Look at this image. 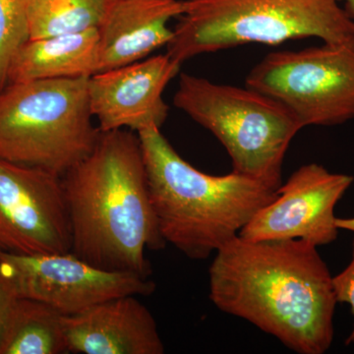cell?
I'll use <instances>...</instances> for the list:
<instances>
[{
    "label": "cell",
    "mask_w": 354,
    "mask_h": 354,
    "mask_svg": "<svg viewBox=\"0 0 354 354\" xmlns=\"http://www.w3.org/2000/svg\"><path fill=\"white\" fill-rule=\"evenodd\" d=\"M209 266V298L300 354L334 342L333 276L317 246L301 239L250 241L237 235Z\"/></svg>",
    "instance_id": "6da1fadb"
},
{
    "label": "cell",
    "mask_w": 354,
    "mask_h": 354,
    "mask_svg": "<svg viewBox=\"0 0 354 354\" xmlns=\"http://www.w3.org/2000/svg\"><path fill=\"white\" fill-rule=\"evenodd\" d=\"M71 252L106 271L150 278L146 250L164 248L138 134L100 133L93 150L62 176Z\"/></svg>",
    "instance_id": "7a4b0ae2"
},
{
    "label": "cell",
    "mask_w": 354,
    "mask_h": 354,
    "mask_svg": "<svg viewBox=\"0 0 354 354\" xmlns=\"http://www.w3.org/2000/svg\"><path fill=\"white\" fill-rule=\"evenodd\" d=\"M137 134L160 234L190 259L216 253L278 196V189L237 172L211 176L195 169L158 128Z\"/></svg>",
    "instance_id": "3957f363"
},
{
    "label": "cell",
    "mask_w": 354,
    "mask_h": 354,
    "mask_svg": "<svg viewBox=\"0 0 354 354\" xmlns=\"http://www.w3.org/2000/svg\"><path fill=\"white\" fill-rule=\"evenodd\" d=\"M305 38L354 46V18L337 0H184L167 53L183 64L243 44Z\"/></svg>",
    "instance_id": "277c9868"
},
{
    "label": "cell",
    "mask_w": 354,
    "mask_h": 354,
    "mask_svg": "<svg viewBox=\"0 0 354 354\" xmlns=\"http://www.w3.org/2000/svg\"><path fill=\"white\" fill-rule=\"evenodd\" d=\"M88 78L7 84L0 91V160L64 176L94 148Z\"/></svg>",
    "instance_id": "5b68a950"
},
{
    "label": "cell",
    "mask_w": 354,
    "mask_h": 354,
    "mask_svg": "<svg viewBox=\"0 0 354 354\" xmlns=\"http://www.w3.org/2000/svg\"><path fill=\"white\" fill-rule=\"evenodd\" d=\"M174 104L223 144L232 171L274 189L281 185L286 153L302 129L281 102L248 86L223 85L181 73Z\"/></svg>",
    "instance_id": "8992f818"
},
{
    "label": "cell",
    "mask_w": 354,
    "mask_h": 354,
    "mask_svg": "<svg viewBox=\"0 0 354 354\" xmlns=\"http://www.w3.org/2000/svg\"><path fill=\"white\" fill-rule=\"evenodd\" d=\"M246 86L281 102L302 128L342 124L354 120V46L274 51L251 69Z\"/></svg>",
    "instance_id": "52a82bcc"
},
{
    "label": "cell",
    "mask_w": 354,
    "mask_h": 354,
    "mask_svg": "<svg viewBox=\"0 0 354 354\" xmlns=\"http://www.w3.org/2000/svg\"><path fill=\"white\" fill-rule=\"evenodd\" d=\"M0 265L18 297L44 302L64 316L81 313L111 298L149 297L157 288L150 278L106 271L72 252L19 255L0 251Z\"/></svg>",
    "instance_id": "ba28073f"
},
{
    "label": "cell",
    "mask_w": 354,
    "mask_h": 354,
    "mask_svg": "<svg viewBox=\"0 0 354 354\" xmlns=\"http://www.w3.org/2000/svg\"><path fill=\"white\" fill-rule=\"evenodd\" d=\"M71 248L62 177L0 160V251L41 255Z\"/></svg>",
    "instance_id": "9c48e42d"
},
{
    "label": "cell",
    "mask_w": 354,
    "mask_h": 354,
    "mask_svg": "<svg viewBox=\"0 0 354 354\" xmlns=\"http://www.w3.org/2000/svg\"><path fill=\"white\" fill-rule=\"evenodd\" d=\"M354 177L323 165H302L278 188V196L259 209L239 236L250 241L301 239L317 247L337 239L335 209Z\"/></svg>",
    "instance_id": "30bf717a"
},
{
    "label": "cell",
    "mask_w": 354,
    "mask_h": 354,
    "mask_svg": "<svg viewBox=\"0 0 354 354\" xmlns=\"http://www.w3.org/2000/svg\"><path fill=\"white\" fill-rule=\"evenodd\" d=\"M181 65L165 53L90 77V108L99 129H160L169 111L162 95Z\"/></svg>",
    "instance_id": "8fae6325"
},
{
    "label": "cell",
    "mask_w": 354,
    "mask_h": 354,
    "mask_svg": "<svg viewBox=\"0 0 354 354\" xmlns=\"http://www.w3.org/2000/svg\"><path fill=\"white\" fill-rule=\"evenodd\" d=\"M70 353L162 354L165 346L152 313L136 295L95 304L75 315L64 316Z\"/></svg>",
    "instance_id": "7c38bea8"
},
{
    "label": "cell",
    "mask_w": 354,
    "mask_h": 354,
    "mask_svg": "<svg viewBox=\"0 0 354 354\" xmlns=\"http://www.w3.org/2000/svg\"><path fill=\"white\" fill-rule=\"evenodd\" d=\"M184 0H106L97 26V73L145 59L174 36L169 21L183 15Z\"/></svg>",
    "instance_id": "4fadbf2b"
},
{
    "label": "cell",
    "mask_w": 354,
    "mask_h": 354,
    "mask_svg": "<svg viewBox=\"0 0 354 354\" xmlns=\"http://www.w3.org/2000/svg\"><path fill=\"white\" fill-rule=\"evenodd\" d=\"M97 28L29 39L11 60L7 84L90 78L97 73Z\"/></svg>",
    "instance_id": "5bb4252c"
},
{
    "label": "cell",
    "mask_w": 354,
    "mask_h": 354,
    "mask_svg": "<svg viewBox=\"0 0 354 354\" xmlns=\"http://www.w3.org/2000/svg\"><path fill=\"white\" fill-rule=\"evenodd\" d=\"M69 353L64 315L44 302L18 298L0 337V354Z\"/></svg>",
    "instance_id": "9a60e30c"
},
{
    "label": "cell",
    "mask_w": 354,
    "mask_h": 354,
    "mask_svg": "<svg viewBox=\"0 0 354 354\" xmlns=\"http://www.w3.org/2000/svg\"><path fill=\"white\" fill-rule=\"evenodd\" d=\"M106 0H27L30 39L97 28Z\"/></svg>",
    "instance_id": "2e32d148"
},
{
    "label": "cell",
    "mask_w": 354,
    "mask_h": 354,
    "mask_svg": "<svg viewBox=\"0 0 354 354\" xmlns=\"http://www.w3.org/2000/svg\"><path fill=\"white\" fill-rule=\"evenodd\" d=\"M27 0H0V91L18 50L29 41Z\"/></svg>",
    "instance_id": "e0dca14e"
},
{
    "label": "cell",
    "mask_w": 354,
    "mask_h": 354,
    "mask_svg": "<svg viewBox=\"0 0 354 354\" xmlns=\"http://www.w3.org/2000/svg\"><path fill=\"white\" fill-rule=\"evenodd\" d=\"M333 286L337 304H346L351 307L353 317V329L346 339V346H351L354 344V239L351 262L344 271L333 277Z\"/></svg>",
    "instance_id": "ac0fdd59"
},
{
    "label": "cell",
    "mask_w": 354,
    "mask_h": 354,
    "mask_svg": "<svg viewBox=\"0 0 354 354\" xmlns=\"http://www.w3.org/2000/svg\"><path fill=\"white\" fill-rule=\"evenodd\" d=\"M18 298L19 297L15 286L0 265V337L11 309Z\"/></svg>",
    "instance_id": "d6986e66"
},
{
    "label": "cell",
    "mask_w": 354,
    "mask_h": 354,
    "mask_svg": "<svg viewBox=\"0 0 354 354\" xmlns=\"http://www.w3.org/2000/svg\"><path fill=\"white\" fill-rule=\"evenodd\" d=\"M335 225L339 230H348L354 232V216L353 218H337L335 220Z\"/></svg>",
    "instance_id": "ffe728a7"
},
{
    "label": "cell",
    "mask_w": 354,
    "mask_h": 354,
    "mask_svg": "<svg viewBox=\"0 0 354 354\" xmlns=\"http://www.w3.org/2000/svg\"><path fill=\"white\" fill-rule=\"evenodd\" d=\"M339 2H344L346 4V10L348 11L349 15L354 18V0H337Z\"/></svg>",
    "instance_id": "44dd1931"
}]
</instances>
